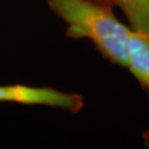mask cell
I'll list each match as a JSON object with an SVG mask.
<instances>
[{"label": "cell", "mask_w": 149, "mask_h": 149, "mask_svg": "<svg viewBox=\"0 0 149 149\" xmlns=\"http://www.w3.org/2000/svg\"><path fill=\"white\" fill-rule=\"evenodd\" d=\"M124 11L132 29L149 37V0H113Z\"/></svg>", "instance_id": "277c9868"}, {"label": "cell", "mask_w": 149, "mask_h": 149, "mask_svg": "<svg viewBox=\"0 0 149 149\" xmlns=\"http://www.w3.org/2000/svg\"><path fill=\"white\" fill-rule=\"evenodd\" d=\"M100 1H103V2H109V1H113V0H100Z\"/></svg>", "instance_id": "5b68a950"}, {"label": "cell", "mask_w": 149, "mask_h": 149, "mask_svg": "<svg viewBox=\"0 0 149 149\" xmlns=\"http://www.w3.org/2000/svg\"><path fill=\"white\" fill-rule=\"evenodd\" d=\"M49 7L66 26L68 36L88 39L112 63L127 68L130 29L106 5L91 0H48Z\"/></svg>", "instance_id": "6da1fadb"}, {"label": "cell", "mask_w": 149, "mask_h": 149, "mask_svg": "<svg viewBox=\"0 0 149 149\" xmlns=\"http://www.w3.org/2000/svg\"><path fill=\"white\" fill-rule=\"evenodd\" d=\"M0 102L59 107L72 113H79L84 105L83 98L79 94L19 84L0 86Z\"/></svg>", "instance_id": "7a4b0ae2"}, {"label": "cell", "mask_w": 149, "mask_h": 149, "mask_svg": "<svg viewBox=\"0 0 149 149\" xmlns=\"http://www.w3.org/2000/svg\"><path fill=\"white\" fill-rule=\"evenodd\" d=\"M127 69L149 90V37L133 29L128 37Z\"/></svg>", "instance_id": "3957f363"}]
</instances>
